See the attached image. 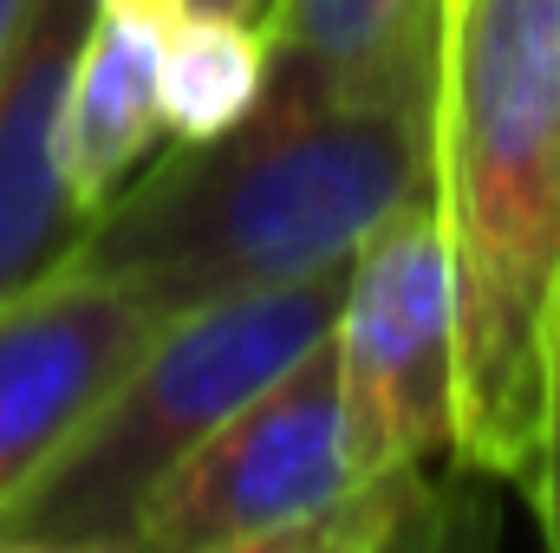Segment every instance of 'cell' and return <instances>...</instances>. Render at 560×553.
Here are the masks:
<instances>
[{
  "label": "cell",
  "instance_id": "1",
  "mask_svg": "<svg viewBox=\"0 0 560 553\" xmlns=\"http://www.w3.org/2000/svg\"><path fill=\"white\" fill-rule=\"evenodd\" d=\"M436 215L456 280V456L528 495L560 293V0H450Z\"/></svg>",
  "mask_w": 560,
  "mask_h": 553
},
{
  "label": "cell",
  "instance_id": "2",
  "mask_svg": "<svg viewBox=\"0 0 560 553\" xmlns=\"http://www.w3.org/2000/svg\"><path fill=\"white\" fill-rule=\"evenodd\" d=\"M436 202V98L255 105L209 143H170L98 209L72 268L150 299L163 319L339 274L392 215Z\"/></svg>",
  "mask_w": 560,
  "mask_h": 553
},
{
  "label": "cell",
  "instance_id": "3",
  "mask_svg": "<svg viewBox=\"0 0 560 553\" xmlns=\"http://www.w3.org/2000/svg\"><path fill=\"white\" fill-rule=\"evenodd\" d=\"M352 268V261H346ZM339 274L229 293L163 319L143 358L105 391L79 436L0 508V534L33 541H131L150 489L339 319Z\"/></svg>",
  "mask_w": 560,
  "mask_h": 553
},
{
  "label": "cell",
  "instance_id": "4",
  "mask_svg": "<svg viewBox=\"0 0 560 553\" xmlns=\"http://www.w3.org/2000/svg\"><path fill=\"white\" fill-rule=\"evenodd\" d=\"M326 345L359 482L423 475L456 456V280L436 202L392 215L352 255Z\"/></svg>",
  "mask_w": 560,
  "mask_h": 553
},
{
  "label": "cell",
  "instance_id": "5",
  "mask_svg": "<svg viewBox=\"0 0 560 553\" xmlns=\"http://www.w3.org/2000/svg\"><path fill=\"white\" fill-rule=\"evenodd\" d=\"M332 339V332H326ZM313 345L268 391H255L229 423H215L143 502L138 553H209L261 528L300 521L346 489H359L339 430L332 345Z\"/></svg>",
  "mask_w": 560,
  "mask_h": 553
},
{
  "label": "cell",
  "instance_id": "6",
  "mask_svg": "<svg viewBox=\"0 0 560 553\" xmlns=\"http://www.w3.org/2000/svg\"><path fill=\"white\" fill-rule=\"evenodd\" d=\"M156 332L150 299L85 268L0 306V508L79 436Z\"/></svg>",
  "mask_w": 560,
  "mask_h": 553
},
{
  "label": "cell",
  "instance_id": "7",
  "mask_svg": "<svg viewBox=\"0 0 560 553\" xmlns=\"http://www.w3.org/2000/svg\"><path fill=\"white\" fill-rule=\"evenodd\" d=\"M85 20L92 0H26L0 59V306L66 274L98 222L72 196L59 156V111Z\"/></svg>",
  "mask_w": 560,
  "mask_h": 553
},
{
  "label": "cell",
  "instance_id": "8",
  "mask_svg": "<svg viewBox=\"0 0 560 553\" xmlns=\"http://www.w3.org/2000/svg\"><path fill=\"white\" fill-rule=\"evenodd\" d=\"M450 0H268V105L436 98Z\"/></svg>",
  "mask_w": 560,
  "mask_h": 553
},
{
  "label": "cell",
  "instance_id": "9",
  "mask_svg": "<svg viewBox=\"0 0 560 553\" xmlns=\"http://www.w3.org/2000/svg\"><path fill=\"white\" fill-rule=\"evenodd\" d=\"M183 0H92L85 39L72 52L66 111H59V156L72 196L98 215L143 176L163 138V33L176 26Z\"/></svg>",
  "mask_w": 560,
  "mask_h": 553
},
{
  "label": "cell",
  "instance_id": "10",
  "mask_svg": "<svg viewBox=\"0 0 560 553\" xmlns=\"http://www.w3.org/2000/svg\"><path fill=\"white\" fill-rule=\"evenodd\" d=\"M261 92H268V33H261V20L183 7L176 26L163 33V72H156L163 138L170 143L229 138L235 125L255 118Z\"/></svg>",
  "mask_w": 560,
  "mask_h": 553
},
{
  "label": "cell",
  "instance_id": "11",
  "mask_svg": "<svg viewBox=\"0 0 560 553\" xmlns=\"http://www.w3.org/2000/svg\"><path fill=\"white\" fill-rule=\"evenodd\" d=\"M423 482H430V469L423 475H378V482H359L300 521H280V528H261L248 541H229L209 553H398L423 502Z\"/></svg>",
  "mask_w": 560,
  "mask_h": 553
},
{
  "label": "cell",
  "instance_id": "12",
  "mask_svg": "<svg viewBox=\"0 0 560 553\" xmlns=\"http://www.w3.org/2000/svg\"><path fill=\"white\" fill-rule=\"evenodd\" d=\"M528 502H535V515H541V548L560 553V293H555V319H548V365H541V456H535Z\"/></svg>",
  "mask_w": 560,
  "mask_h": 553
},
{
  "label": "cell",
  "instance_id": "13",
  "mask_svg": "<svg viewBox=\"0 0 560 553\" xmlns=\"http://www.w3.org/2000/svg\"><path fill=\"white\" fill-rule=\"evenodd\" d=\"M476 534L482 528H456V515L436 495V482H423V502H418V515H411V528H405V541H398V553H476L469 548Z\"/></svg>",
  "mask_w": 560,
  "mask_h": 553
},
{
  "label": "cell",
  "instance_id": "14",
  "mask_svg": "<svg viewBox=\"0 0 560 553\" xmlns=\"http://www.w3.org/2000/svg\"><path fill=\"white\" fill-rule=\"evenodd\" d=\"M0 553H138L131 541H33V534H0Z\"/></svg>",
  "mask_w": 560,
  "mask_h": 553
},
{
  "label": "cell",
  "instance_id": "15",
  "mask_svg": "<svg viewBox=\"0 0 560 553\" xmlns=\"http://www.w3.org/2000/svg\"><path fill=\"white\" fill-rule=\"evenodd\" d=\"M183 7H202V13H235V20H261L268 0H183Z\"/></svg>",
  "mask_w": 560,
  "mask_h": 553
},
{
  "label": "cell",
  "instance_id": "16",
  "mask_svg": "<svg viewBox=\"0 0 560 553\" xmlns=\"http://www.w3.org/2000/svg\"><path fill=\"white\" fill-rule=\"evenodd\" d=\"M20 20H26V0H0V59H7V46L20 33Z\"/></svg>",
  "mask_w": 560,
  "mask_h": 553
}]
</instances>
